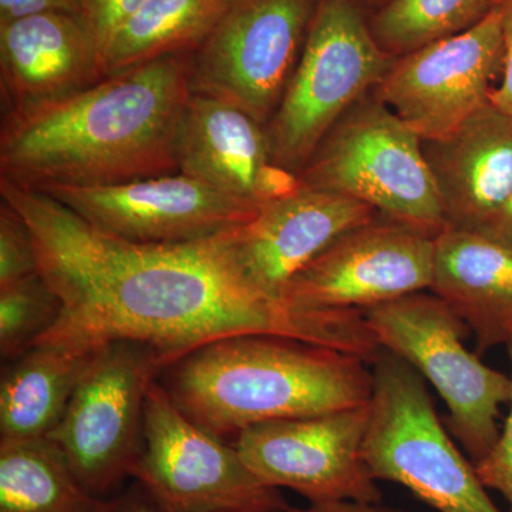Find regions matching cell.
Wrapping results in <instances>:
<instances>
[{
  "label": "cell",
  "instance_id": "6da1fadb",
  "mask_svg": "<svg viewBox=\"0 0 512 512\" xmlns=\"http://www.w3.org/2000/svg\"><path fill=\"white\" fill-rule=\"evenodd\" d=\"M0 198L28 224L39 272L62 302L55 325L37 342L86 349L140 343L156 350L165 369L192 350L241 335L301 340L369 365L379 355L365 312L312 308L255 288L229 231L184 244H140L5 178Z\"/></svg>",
  "mask_w": 512,
  "mask_h": 512
},
{
  "label": "cell",
  "instance_id": "7a4b0ae2",
  "mask_svg": "<svg viewBox=\"0 0 512 512\" xmlns=\"http://www.w3.org/2000/svg\"><path fill=\"white\" fill-rule=\"evenodd\" d=\"M192 55L161 57L62 99L3 111L0 178L36 190L178 173Z\"/></svg>",
  "mask_w": 512,
  "mask_h": 512
},
{
  "label": "cell",
  "instance_id": "3957f363",
  "mask_svg": "<svg viewBox=\"0 0 512 512\" xmlns=\"http://www.w3.org/2000/svg\"><path fill=\"white\" fill-rule=\"evenodd\" d=\"M360 357L301 340H215L168 366L165 390L185 416L225 439L268 421L319 416L370 402L373 372Z\"/></svg>",
  "mask_w": 512,
  "mask_h": 512
},
{
  "label": "cell",
  "instance_id": "277c9868",
  "mask_svg": "<svg viewBox=\"0 0 512 512\" xmlns=\"http://www.w3.org/2000/svg\"><path fill=\"white\" fill-rule=\"evenodd\" d=\"M393 60L376 42L362 0H319L284 96L265 124L276 167L299 177L326 134L375 90Z\"/></svg>",
  "mask_w": 512,
  "mask_h": 512
},
{
  "label": "cell",
  "instance_id": "5b68a950",
  "mask_svg": "<svg viewBox=\"0 0 512 512\" xmlns=\"http://www.w3.org/2000/svg\"><path fill=\"white\" fill-rule=\"evenodd\" d=\"M363 458L377 481L404 488L439 512H501L476 464L444 429L426 380L399 356L380 349Z\"/></svg>",
  "mask_w": 512,
  "mask_h": 512
},
{
  "label": "cell",
  "instance_id": "8992f818",
  "mask_svg": "<svg viewBox=\"0 0 512 512\" xmlns=\"http://www.w3.org/2000/svg\"><path fill=\"white\" fill-rule=\"evenodd\" d=\"M299 180L353 198L383 220L433 237L447 228L421 138L373 92L340 117Z\"/></svg>",
  "mask_w": 512,
  "mask_h": 512
},
{
  "label": "cell",
  "instance_id": "52a82bcc",
  "mask_svg": "<svg viewBox=\"0 0 512 512\" xmlns=\"http://www.w3.org/2000/svg\"><path fill=\"white\" fill-rule=\"evenodd\" d=\"M380 349L399 356L440 394L448 429L474 464L488 456L510 402L511 377L484 365L464 339L470 329L433 292H417L365 311Z\"/></svg>",
  "mask_w": 512,
  "mask_h": 512
},
{
  "label": "cell",
  "instance_id": "ba28073f",
  "mask_svg": "<svg viewBox=\"0 0 512 512\" xmlns=\"http://www.w3.org/2000/svg\"><path fill=\"white\" fill-rule=\"evenodd\" d=\"M164 512H286L278 488L249 470L225 443L181 412L156 379L144 400L143 439L133 476Z\"/></svg>",
  "mask_w": 512,
  "mask_h": 512
},
{
  "label": "cell",
  "instance_id": "9c48e42d",
  "mask_svg": "<svg viewBox=\"0 0 512 512\" xmlns=\"http://www.w3.org/2000/svg\"><path fill=\"white\" fill-rule=\"evenodd\" d=\"M164 369L161 356L146 345L120 340L103 346L47 436L96 497L106 500L133 476L147 387Z\"/></svg>",
  "mask_w": 512,
  "mask_h": 512
},
{
  "label": "cell",
  "instance_id": "30bf717a",
  "mask_svg": "<svg viewBox=\"0 0 512 512\" xmlns=\"http://www.w3.org/2000/svg\"><path fill=\"white\" fill-rule=\"evenodd\" d=\"M318 3L229 0L192 55V93L232 104L265 126L284 96Z\"/></svg>",
  "mask_w": 512,
  "mask_h": 512
},
{
  "label": "cell",
  "instance_id": "8fae6325",
  "mask_svg": "<svg viewBox=\"0 0 512 512\" xmlns=\"http://www.w3.org/2000/svg\"><path fill=\"white\" fill-rule=\"evenodd\" d=\"M369 403L319 416L268 421L242 430L234 446L262 483L309 503H382L363 458Z\"/></svg>",
  "mask_w": 512,
  "mask_h": 512
},
{
  "label": "cell",
  "instance_id": "7c38bea8",
  "mask_svg": "<svg viewBox=\"0 0 512 512\" xmlns=\"http://www.w3.org/2000/svg\"><path fill=\"white\" fill-rule=\"evenodd\" d=\"M503 62L497 2L466 32L394 59L373 94L421 140H439L490 103Z\"/></svg>",
  "mask_w": 512,
  "mask_h": 512
},
{
  "label": "cell",
  "instance_id": "4fadbf2b",
  "mask_svg": "<svg viewBox=\"0 0 512 512\" xmlns=\"http://www.w3.org/2000/svg\"><path fill=\"white\" fill-rule=\"evenodd\" d=\"M36 190L100 231L140 244L217 237L254 220L261 211L183 173L123 184L46 185Z\"/></svg>",
  "mask_w": 512,
  "mask_h": 512
},
{
  "label": "cell",
  "instance_id": "5bb4252c",
  "mask_svg": "<svg viewBox=\"0 0 512 512\" xmlns=\"http://www.w3.org/2000/svg\"><path fill=\"white\" fill-rule=\"evenodd\" d=\"M436 239L377 217L330 245L289 282L284 296L312 308L365 312L430 291Z\"/></svg>",
  "mask_w": 512,
  "mask_h": 512
},
{
  "label": "cell",
  "instance_id": "9a60e30c",
  "mask_svg": "<svg viewBox=\"0 0 512 512\" xmlns=\"http://www.w3.org/2000/svg\"><path fill=\"white\" fill-rule=\"evenodd\" d=\"M379 217L362 202L301 185L268 202L254 220L229 231L242 272L259 291L285 298L302 269L339 238Z\"/></svg>",
  "mask_w": 512,
  "mask_h": 512
},
{
  "label": "cell",
  "instance_id": "2e32d148",
  "mask_svg": "<svg viewBox=\"0 0 512 512\" xmlns=\"http://www.w3.org/2000/svg\"><path fill=\"white\" fill-rule=\"evenodd\" d=\"M178 173L261 210L298 190V175L276 167L264 124L244 110L191 94L177 137Z\"/></svg>",
  "mask_w": 512,
  "mask_h": 512
},
{
  "label": "cell",
  "instance_id": "e0dca14e",
  "mask_svg": "<svg viewBox=\"0 0 512 512\" xmlns=\"http://www.w3.org/2000/svg\"><path fill=\"white\" fill-rule=\"evenodd\" d=\"M104 77L103 50L82 16L52 12L0 23L3 111L62 99Z\"/></svg>",
  "mask_w": 512,
  "mask_h": 512
},
{
  "label": "cell",
  "instance_id": "ac0fdd59",
  "mask_svg": "<svg viewBox=\"0 0 512 512\" xmlns=\"http://www.w3.org/2000/svg\"><path fill=\"white\" fill-rule=\"evenodd\" d=\"M447 228L481 232L512 194V116L488 103L448 136L421 140Z\"/></svg>",
  "mask_w": 512,
  "mask_h": 512
},
{
  "label": "cell",
  "instance_id": "d6986e66",
  "mask_svg": "<svg viewBox=\"0 0 512 512\" xmlns=\"http://www.w3.org/2000/svg\"><path fill=\"white\" fill-rule=\"evenodd\" d=\"M430 292L476 335L478 353L512 342V247L480 232L444 229Z\"/></svg>",
  "mask_w": 512,
  "mask_h": 512
},
{
  "label": "cell",
  "instance_id": "ffe728a7",
  "mask_svg": "<svg viewBox=\"0 0 512 512\" xmlns=\"http://www.w3.org/2000/svg\"><path fill=\"white\" fill-rule=\"evenodd\" d=\"M100 349L37 342L10 360L0 382V440L49 436Z\"/></svg>",
  "mask_w": 512,
  "mask_h": 512
},
{
  "label": "cell",
  "instance_id": "44dd1931",
  "mask_svg": "<svg viewBox=\"0 0 512 512\" xmlns=\"http://www.w3.org/2000/svg\"><path fill=\"white\" fill-rule=\"evenodd\" d=\"M87 490L47 437L0 440V512H116Z\"/></svg>",
  "mask_w": 512,
  "mask_h": 512
},
{
  "label": "cell",
  "instance_id": "7402d4cb",
  "mask_svg": "<svg viewBox=\"0 0 512 512\" xmlns=\"http://www.w3.org/2000/svg\"><path fill=\"white\" fill-rule=\"evenodd\" d=\"M229 0H147L103 49L104 74L177 53L195 52L217 25Z\"/></svg>",
  "mask_w": 512,
  "mask_h": 512
},
{
  "label": "cell",
  "instance_id": "603a6c76",
  "mask_svg": "<svg viewBox=\"0 0 512 512\" xmlns=\"http://www.w3.org/2000/svg\"><path fill=\"white\" fill-rule=\"evenodd\" d=\"M498 0H387L370 16L383 52L402 57L473 28Z\"/></svg>",
  "mask_w": 512,
  "mask_h": 512
},
{
  "label": "cell",
  "instance_id": "cb8c5ba5",
  "mask_svg": "<svg viewBox=\"0 0 512 512\" xmlns=\"http://www.w3.org/2000/svg\"><path fill=\"white\" fill-rule=\"evenodd\" d=\"M62 302L42 274L0 289V353L3 360L25 353L55 325Z\"/></svg>",
  "mask_w": 512,
  "mask_h": 512
},
{
  "label": "cell",
  "instance_id": "d4e9b609",
  "mask_svg": "<svg viewBox=\"0 0 512 512\" xmlns=\"http://www.w3.org/2000/svg\"><path fill=\"white\" fill-rule=\"evenodd\" d=\"M39 274L32 234L19 212L0 202V289Z\"/></svg>",
  "mask_w": 512,
  "mask_h": 512
},
{
  "label": "cell",
  "instance_id": "484cf974",
  "mask_svg": "<svg viewBox=\"0 0 512 512\" xmlns=\"http://www.w3.org/2000/svg\"><path fill=\"white\" fill-rule=\"evenodd\" d=\"M505 348L511 363V396L508 402L510 412L493 450L476 464V468L478 477L487 490H494L503 495L512 510V342Z\"/></svg>",
  "mask_w": 512,
  "mask_h": 512
},
{
  "label": "cell",
  "instance_id": "4316f807",
  "mask_svg": "<svg viewBox=\"0 0 512 512\" xmlns=\"http://www.w3.org/2000/svg\"><path fill=\"white\" fill-rule=\"evenodd\" d=\"M79 2L80 16L92 30L103 50L116 30L147 0H79Z\"/></svg>",
  "mask_w": 512,
  "mask_h": 512
},
{
  "label": "cell",
  "instance_id": "83f0119b",
  "mask_svg": "<svg viewBox=\"0 0 512 512\" xmlns=\"http://www.w3.org/2000/svg\"><path fill=\"white\" fill-rule=\"evenodd\" d=\"M503 28L504 62L500 82L491 93L490 103L512 116V0H498Z\"/></svg>",
  "mask_w": 512,
  "mask_h": 512
},
{
  "label": "cell",
  "instance_id": "f1b7e54d",
  "mask_svg": "<svg viewBox=\"0 0 512 512\" xmlns=\"http://www.w3.org/2000/svg\"><path fill=\"white\" fill-rule=\"evenodd\" d=\"M52 12L80 15V2L79 0H0V23Z\"/></svg>",
  "mask_w": 512,
  "mask_h": 512
},
{
  "label": "cell",
  "instance_id": "f546056e",
  "mask_svg": "<svg viewBox=\"0 0 512 512\" xmlns=\"http://www.w3.org/2000/svg\"><path fill=\"white\" fill-rule=\"evenodd\" d=\"M286 512H406L399 508L387 507L382 503H360V501H328L309 503L308 507H289Z\"/></svg>",
  "mask_w": 512,
  "mask_h": 512
},
{
  "label": "cell",
  "instance_id": "4dcf8cb0",
  "mask_svg": "<svg viewBox=\"0 0 512 512\" xmlns=\"http://www.w3.org/2000/svg\"><path fill=\"white\" fill-rule=\"evenodd\" d=\"M480 234L512 247V194L505 202L503 210L495 215L494 220Z\"/></svg>",
  "mask_w": 512,
  "mask_h": 512
},
{
  "label": "cell",
  "instance_id": "1f68e13d",
  "mask_svg": "<svg viewBox=\"0 0 512 512\" xmlns=\"http://www.w3.org/2000/svg\"><path fill=\"white\" fill-rule=\"evenodd\" d=\"M116 512H164L151 501L120 500Z\"/></svg>",
  "mask_w": 512,
  "mask_h": 512
},
{
  "label": "cell",
  "instance_id": "d6a6232c",
  "mask_svg": "<svg viewBox=\"0 0 512 512\" xmlns=\"http://www.w3.org/2000/svg\"><path fill=\"white\" fill-rule=\"evenodd\" d=\"M363 3H369V5H384V3L387 2V0H362Z\"/></svg>",
  "mask_w": 512,
  "mask_h": 512
}]
</instances>
